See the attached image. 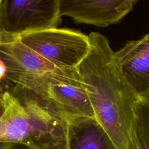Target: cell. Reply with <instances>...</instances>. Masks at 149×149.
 Instances as JSON below:
<instances>
[{
    "label": "cell",
    "instance_id": "4",
    "mask_svg": "<svg viewBox=\"0 0 149 149\" xmlns=\"http://www.w3.org/2000/svg\"><path fill=\"white\" fill-rule=\"evenodd\" d=\"M61 17L59 0H3L0 29L20 34L56 28Z\"/></svg>",
    "mask_w": 149,
    "mask_h": 149
},
{
    "label": "cell",
    "instance_id": "15",
    "mask_svg": "<svg viewBox=\"0 0 149 149\" xmlns=\"http://www.w3.org/2000/svg\"><path fill=\"white\" fill-rule=\"evenodd\" d=\"M2 1H3V0H0V10H1V5L2 3Z\"/></svg>",
    "mask_w": 149,
    "mask_h": 149
},
{
    "label": "cell",
    "instance_id": "14",
    "mask_svg": "<svg viewBox=\"0 0 149 149\" xmlns=\"http://www.w3.org/2000/svg\"><path fill=\"white\" fill-rule=\"evenodd\" d=\"M12 144V143L0 142V149H9Z\"/></svg>",
    "mask_w": 149,
    "mask_h": 149
},
{
    "label": "cell",
    "instance_id": "5",
    "mask_svg": "<svg viewBox=\"0 0 149 149\" xmlns=\"http://www.w3.org/2000/svg\"><path fill=\"white\" fill-rule=\"evenodd\" d=\"M16 95L26 111L27 129L23 142L34 149H67V124L54 116L34 94L18 88Z\"/></svg>",
    "mask_w": 149,
    "mask_h": 149
},
{
    "label": "cell",
    "instance_id": "6",
    "mask_svg": "<svg viewBox=\"0 0 149 149\" xmlns=\"http://www.w3.org/2000/svg\"><path fill=\"white\" fill-rule=\"evenodd\" d=\"M137 2L136 0H59L61 16L76 23L104 27L122 19Z\"/></svg>",
    "mask_w": 149,
    "mask_h": 149
},
{
    "label": "cell",
    "instance_id": "12",
    "mask_svg": "<svg viewBox=\"0 0 149 149\" xmlns=\"http://www.w3.org/2000/svg\"><path fill=\"white\" fill-rule=\"evenodd\" d=\"M7 74V68L4 62L0 58V81L5 79Z\"/></svg>",
    "mask_w": 149,
    "mask_h": 149
},
{
    "label": "cell",
    "instance_id": "3",
    "mask_svg": "<svg viewBox=\"0 0 149 149\" xmlns=\"http://www.w3.org/2000/svg\"><path fill=\"white\" fill-rule=\"evenodd\" d=\"M17 35L24 44L62 69L77 68L91 48L88 35L72 29L56 27Z\"/></svg>",
    "mask_w": 149,
    "mask_h": 149
},
{
    "label": "cell",
    "instance_id": "8",
    "mask_svg": "<svg viewBox=\"0 0 149 149\" xmlns=\"http://www.w3.org/2000/svg\"><path fill=\"white\" fill-rule=\"evenodd\" d=\"M121 72L138 97L149 98V33L115 52Z\"/></svg>",
    "mask_w": 149,
    "mask_h": 149
},
{
    "label": "cell",
    "instance_id": "1",
    "mask_svg": "<svg viewBox=\"0 0 149 149\" xmlns=\"http://www.w3.org/2000/svg\"><path fill=\"white\" fill-rule=\"evenodd\" d=\"M91 48L77 69L97 122L117 149H126L138 97L123 75L108 39L88 35Z\"/></svg>",
    "mask_w": 149,
    "mask_h": 149
},
{
    "label": "cell",
    "instance_id": "7",
    "mask_svg": "<svg viewBox=\"0 0 149 149\" xmlns=\"http://www.w3.org/2000/svg\"><path fill=\"white\" fill-rule=\"evenodd\" d=\"M0 58L7 68L6 77L38 76L64 69L58 67L26 45L17 34L9 33L1 29Z\"/></svg>",
    "mask_w": 149,
    "mask_h": 149
},
{
    "label": "cell",
    "instance_id": "9",
    "mask_svg": "<svg viewBox=\"0 0 149 149\" xmlns=\"http://www.w3.org/2000/svg\"><path fill=\"white\" fill-rule=\"evenodd\" d=\"M67 149H117L95 118L80 117L67 122Z\"/></svg>",
    "mask_w": 149,
    "mask_h": 149
},
{
    "label": "cell",
    "instance_id": "11",
    "mask_svg": "<svg viewBox=\"0 0 149 149\" xmlns=\"http://www.w3.org/2000/svg\"><path fill=\"white\" fill-rule=\"evenodd\" d=\"M2 93L3 92H0V139L3 134L7 120L6 115L4 109V103Z\"/></svg>",
    "mask_w": 149,
    "mask_h": 149
},
{
    "label": "cell",
    "instance_id": "10",
    "mask_svg": "<svg viewBox=\"0 0 149 149\" xmlns=\"http://www.w3.org/2000/svg\"><path fill=\"white\" fill-rule=\"evenodd\" d=\"M126 149H149V98H137Z\"/></svg>",
    "mask_w": 149,
    "mask_h": 149
},
{
    "label": "cell",
    "instance_id": "2",
    "mask_svg": "<svg viewBox=\"0 0 149 149\" xmlns=\"http://www.w3.org/2000/svg\"><path fill=\"white\" fill-rule=\"evenodd\" d=\"M5 79L18 88L34 94L54 116L66 124L76 118H95L86 86L77 68L38 76H11Z\"/></svg>",
    "mask_w": 149,
    "mask_h": 149
},
{
    "label": "cell",
    "instance_id": "13",
    "mask_svg": "<svg viewBox=\"0 0 149 149\" xmlns=\"http://www.w3.org/2000/svg\"><path fill=\"white\" fill-rule=\"evenodd\" d=\"M9 149H34L20 143H13Z\"/></svg>",
    "mask_w": 149,
    "mask_h": 149
}]
</instances>
